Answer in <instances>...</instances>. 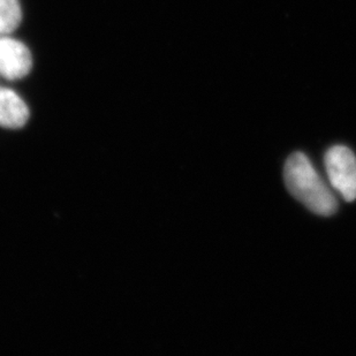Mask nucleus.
Instances as JSON below:
<instances>
[{
  "label": "nucleus",
  "instance_id": "nucleus-1",
  "mask_svg": "<svg viewBox=\"0 0 356 356\" xmlns=\"http://www.w3.org/2000/svg\"><path fill=\"white\" fill-rule=\"evenodd\" d=\"M284 179L289 193L310 211L325 217L336 213V195L305 154L296 152L289 156L284 168Z\"/></svg>",
  "mask_w": 356,
  "mask_h": 356
},
{
  "label": "nucleus",
  "instance_id": "nucleus-2",
  "mask_svg": "<svg viewBox=\"0 0 356 356\" xmlns=\"http://www.w3.org/2000/svg\"><path fill=\"white\" fill-rule=\"evenodd\" d=\"M326 175L332 188L346 202L356 200V157L345 145H334L324 157Z\"/></svg>",
  "mask_w": 356,
  "mask_h": 356
},
{
  "label": "nucleus",
  "instance_id": "nucleus-3",
  "mask_svg": "<svg viewBox=\"0 0 356 356\" xmlns=\"http://www.w3.org/2000/svg\"><path fill=\"white\" fill-rule=\"evenodd\" d=\"M31 51L20 40L0 38V74L8 80H19L31 72Z\"/></svg>",
  "mask_w": 356,
  "mask_h": 356
},
{
  "label": "nucleus",
  "instance_id": "nucleus-4",
  "mask_svg": "<svg viewBox=\"0 0 356 356\" xmlns=\"http://www.w3.org/2000/svg\"><path fill=\"white\" fill-rule=\"evenodd\" d=\"M29 119V108L24 99L8 88H0V126L17 129Z\"/></svg>",
  "mask_w": 356,
  "mask_h": 356
},
{
  "label": "nucleus",
  "instance_id": "nucleus-5",
  "mask_svg": "<svg viewBox=\"0 0 356 356\" xmlns=\"http://www.w3.org/2000/svg\"><path fill=\"white\" fill-rule=\"evenodd\" d=\"M22 12L19 0H0V35L10 34L21 22Z\"/></svg>",
  "mask_w": 356,
  "mask_h": 356
}]
</instances>
